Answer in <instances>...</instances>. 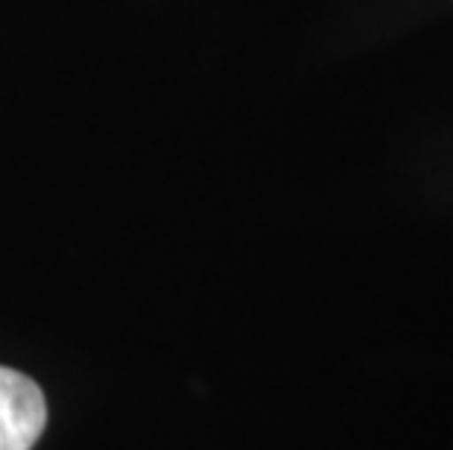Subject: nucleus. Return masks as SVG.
I'll return each instance as SVG.
<instances>
[{"label":"nucleus","instance_id":"nucleus-1","mask_svg":"<svg viewBox=\"0 0 453 450\" xmlns=\"http://www.w3.org/2000/svg\"><path fill=\"white\" fill-rule=\"evenodd\" d=\"M47 427V400L38 383L0 366V450H33Z\"/></svg>","mask_w":453,"mask_h":450}]
</instances>
